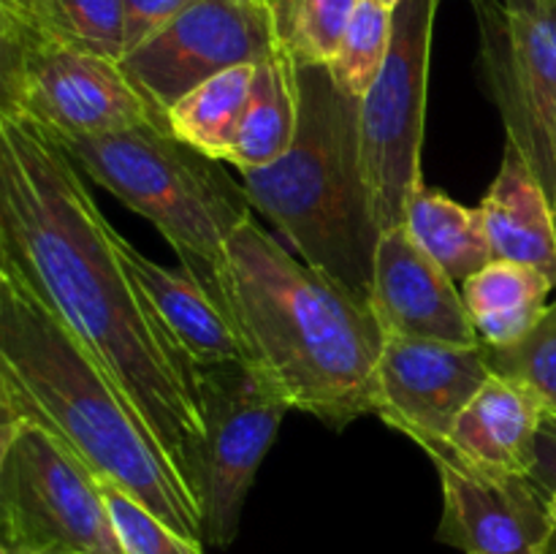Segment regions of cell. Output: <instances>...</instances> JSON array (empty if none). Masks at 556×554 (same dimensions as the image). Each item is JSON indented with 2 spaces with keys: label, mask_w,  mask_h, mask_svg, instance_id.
<instances>
[{
  "label": "cell",
  "mask_w": 556,
  "mask_h": 554,
  "mask_svg": "<svg viewBox=\"0 0 556 554\" xmlns=\"http://www.w3.org/2000/svg\"><path fill=\"white\" fill-rule=\"evenodd\" d=\"M114 237L68 152L0 106V266L90 351L199 500V373L147 304Z\"/></svg>",
  "instance_id": "1"
},
{
  "label": "cell",
  "mask_w": 556,
  "mask_h": 554,
  "mask_svg": "<svg viewBox=\"0 0 556 554\" xmlns=\"http://www.w3.org/2000/svg\"><path fill=\"white\" fill-rule=\"evenodd\" d=\"M0 416L30 418L101 481L204 546L195 494L163 445L68 326L0 266Z\"/></svg>",
  "instance_id": "2"
},
{
  "label": "cell",
  "mask_w": 556,
  "mask_h": 554,
  "mask_svg": "<svg viewBox=\"0 0 556 554\" xmlns=\"http://www.w3.org/2000/svg\"><path fill=\"white\" fill-rule=\"evenodd\" d=\"M223 310L293 411L331 429L372 413L386 342L372 307L288 253L255 215L226 244Z\"/></svg>",
  "instance_id": "3"
},
{
  "label": "cell",
  "mask_w": 556,
  "mask_h": 554,
  "mask_svg": "<svg viewBox=\"0 0 556 554\" xmlns=\"http://www.w3.org/2000/svg\"><path fill=\"white\" fill-rule=\"evenodd\" d=\"M299 128L291 150L242 172L253 210L269 217L309 266L369 304L380 223L362 155V101L326 65H296Z\"/></svg>",
  "instance_id": "4"
},
{
  "label": "cell",
  "mask_w": 556,
  "mask_h": 554,
  "mask_svg": "<svg viewBox=\"0 0 556 554\" xmlns=\"http://www.w3.org/2000/svg\"><path fill=\"white\" fill-rule=\"evenodd\" d=\"M58 144L85 177L147 217L179 255L182 269L223 307L226 244L253 215L248 190L220 168L223 161L155 123Z\"/></svg>",
  "instance_id": "5"
},
{
  "label": "cell",
  "mask_w": 556,
  "mask_h": 554,
  "mask_svg": "<svg viewBox=\"0 0 556 554\" xmlns=\"http://www.w3.org/2000/svg\"><path fill=\"white\" fill-rule=\"evenodd\" d=\"M0 552L125 554L96 473L30 418H0Z\"/></svg>",
  "instance_id": "6"
},
{
  "label": "cell",
  "mask_w": 556,
  "mask_h": 554,
  "mask_svg": "<svg viewBox=\"0 0 556 554\" xmlns=\"http://www.w3.org/2000/svg\"><path fill=\"white\" fill-rule=\"evenodd\" d=\"M0 106L25 114L52 139L168 125L123 63L41 36L0 14Z\"/></svg>",
  "instance_id": "7"
},
{
  "label": "cell",
  "mask_w": 556,
  "mask_h": 554,
  "mask_svg": "<svg viewBox=\"0 0 556 554\" xmlns=\"http://www.w3.org/2000/svg\"><path fill=\"white\" fill-rule=\"evenodd\" d=\"M204 465L199 508L204 543L231 546L255 473L293 405L261 364L226 362L199 369Z\"/></svg>",
  "instance_id": "8"
},
{
  "label": "cell",
  "mask_w": 556,
  "mask_h": 554,
  "mask_svg": "<svg viewBox=\"0 0 556 554\" xmlns=\"http://www.w3.org/2000/svg\"><path fill=\"white\" fill-rule=\"evenodd\" d=\"M440 0H400L394 36L378 81L362 98V155L380 231L405 223V206L424 182L429 58Z\"/></svg>",
  "instance_id": "9"
},
{
  "label": "cell",
  "mask_w": 556,
  "mask_h": 554,
  "mask_svg": "<svg viewBox=\"0 0 556 554\" xmlns=\"http://www.w3.org/2000/svg\"><path fill=\"white\" fill-rule=\"evenodd\" d=\"M481 76L510 144L546 190L556 117V0H470Z\"/></svg>",
  "instance_id": "10"
},
{
  "label": "cell",
  "mask_w": 556,
  "mask_h": 554,
  "mask_svg": "<svg viewBox=\"0 0 556 554\" xmlns=\"http://www.w3.org/2000/svg\"><path fill=\"white\" fill-rule=\"evenodd\" d=\"M271 0H199L123 58L125 74L163 114L182 96L280 52Z\"/></svg>",
  "instance_id": "11"
},
{
  "label": "cell",
  "mask_w": 556,
  "mask_h": 554,
  "mask_svg": "<svg viewBox=\"0 0 556 554\" xmlns=\"http://www.w3.org/2000/svg\"><path fill=\"white\" fill-rule=\"evenodd\" d=\"M492 378L486 345L386 337L375 373L372 413L427 456L445 449L456 418Z\"/></svg>",
  "instance_id": "12"
},
{
  "label": "cell",
  "mask_w": 556,
  "mask_h": 554,
  "mask_svg": "<svg viewBox=\"0 0 556 554\" xmlns=\"http://www.w3.org/2000/svg\"><path fill=\"white\" fill-rule=\"evenodd\" d=\"M438 541L465 554H543L548 498L532 476H494L440 462Z\"/></svg>",
  "instance_id": "13"
},
{
  "label": "cell",
  "mask_w": 556,
  "mask_h": 554,
  "mask_svg": "<svg viewBox=\"0 0 556 554\" xmlns=\"http://www.w3.org/2000/svg\"><path fill=\"white\" fill-rule=\"evenodd\" d=\"M456 286L405 226L380 234L369 307L386 337L481 345L465 293Z\"/></svg>",
  "instance_id": "14"
},
{
  "label": "cell",
  "mask_w": 556,
  "mask_h": 554,
  "mask_svg": "<svg viewBox=\"0 0 556 554\" xmlns=\"http://www.w3.org/2000/svg\"><path fill=\"white\" fill-rule=\"evenodd\" d=\"M543 418L541 402L525 386L492 375L456 418L448 443L432 462L494 476H530Z\"/></svg>",
  "instance_id": "15"
},
{
  "label": "cell",
  "mask_w": 556,
  "mask_h": 554,
  "mask_svg": "<svg viewBox=\"0 0 556 554\" xmlns=\"http://www.w3.org/2000/svg\"><path fill=\"white\" fill-rule=\"evenodd\" d=\"M114 239H117L119 259L128 266L139 291L144 293L147 304L166 326L168 335L177 340L185 356L195 364V373L215 364L250 362L237 326L188 272L155 264L119 234Z\"/></svg>",
  "instance_id": "16"
},
{
  "label": "cell",
  "mask_w": 556,
  "mask_h": 554,
  "mask_svg": "<svg viewBox=\"0 0 556 554\" xmlns=\"http://www.w3.org/2000/svg\"><path fill=\"white\" fill-rule=\"evenodd\" d=\"M494 259L541 269L556 282V226L548 196L516 144L505 141L503 163L481 201Z\"/></svg>",
  "instance_id": "17"
},
{
  "label": "cell",
  "mask_w": 556,
  "mask_h": 554,
  "mask_svg": "<svg viewBox=\"0 0 556 554\" xmlns=\"http://www.w3.org/2000/svg\"><path fill=\"white\" fill-rule=\"evenodd\" d=\"M556 282L541 269L494 259L462 286L478 340L486 348H508L525 340L543 318Z\"/></svg>",
  "instance_id": "18"
},
{
  "label": "cell",
  "mask_w": 556,
  "mask_h": 554,
  "mask_svg": "<svg viewBox=\"0 0 556 554\" xmlns=\"http://www.w3.org/2000/svg\"><path fill=\"white\" fill-rule=\"evenodd\" d=\"M299 128L296 63L286 52L258 63L253 96L233 130L223 163L253 172L280 161L291 150Z\"/></svg>",
  "instance_id": "19"
},
{
  "label": "cell",
  "mask_w": 556,
  "mask_h": 554,
  "mask_svg": "<svg viewBox=\"0 0 556 554\" xmlns=\"http://www.w3.org/2000/svg\"><path fill=\"white\" fill-rule=\"evenodd\" d=\"M402 226L416 239L418 248L459 286L494 261L481 206L472 210L424 182L407 199Z\"/></svg>",
  "instance_id": "20"
},
{
  "label": "cell",
  "mask_w": 556,
  "mask_h": 554,
  "mask_svg": "<svg viewBox=\"0 0 556 554\" xmlns=\"http://www.w3.org/2000/svg\"><path fill=\"white\" fill-rule=\"evenodd\" d=\"M255 71H258V63H248L201 81L195 90H190L168 109V130L179 141L204 152L206 158L223 161L228 141L253 96Z\"/></svg>",
  "instance_id": "21"
},
{
  "label": "cell",
  "mask_w": 556,
  "mask_h": 554,
  "mask_svg": "<svg viewBox=\"0 0 556 554\" xmlns=\"http://www.w3.org/2000/svg\"><path fill=\"white\" fill-rule=\"evenodd\" d=\"M0 14L16 16L41 36L117 63L128 54L125 0H22L0 5Z\"/></svg>",
  "instance_id": "22"
},
{
  "label": "cell",
  "mask_w": 556,
  "mask_h": 554,
  "mask_svg": "<svg viewBox=\"0 0 556 554\" xmlns=\"http://www.w3.org/2000/svg\"><path fill=\"white\" fill-rule=\"evenodd\" d=\"M362 0H271L280 47L296 65H329Z\"/></svg>",
  "instance_id": "23"
},
{
  "label": "cell",
  "mask_w": 556,
  "mask_h": 554,
  "mask_svg": "<svg viewBox=\"0 0 556 554\" xmlns=\"http://www.w3.org/2000/svg\"><path fill=\"white\" fill-rule=\"evenodd\" d=\"M394 36V9L375 0H362L342 36L340 49L329 68L331 79L345 96L362 101L378 81Z\"/></svg>",
  "instance_id": "24"
},
{
  "label": "cell",
  "mask_w": 556,
  "mask_h": 554,
  "mask_svg": "<svg viewBox=\"0 0 556 554\" xmlns=\"http://www.w3.org/2000/svg\"><path fill=\"white\" fill-rule=\"evenodd\" d=\"M492 375L525 386L548 418H556V299L535 329L508 348H486Z\"/></svg>",
  "instance_id": "25"
},
{
  "label": "cell",
  "mask_w": 556,
  "mask_h": 554,
  "mask_svg": "<svg viewBox=\"0 0 556 554\" xmlns=\"http://www.w3.org/2000/svg\"><path fill=\"white\" fill-rule=\"evenodd\" d=\"M101 492L125 554H204L199 543H190L188 538L174 532L166 521L157 519L152 511H147L139 500L125 494L119 487L101 481Z\"/></svg>",
  "instance_id": "26"
},
{
  "label": "cell",
  "mask_w": 556,
  "mask_h": 554,
  "mask_svg": "<svg viewBox=\"0 0 556 554\" xmlns=\"http://www.w3.org/2000/svg\"><path fill=\"white\" fill-rule=\"evenodd\" d=\"M199 0H125V33L128 52L155 36Z\"/></svg>",
  "instance_id": "27"
},
{
  "label": "cell",
  "mask_w": 556,
  "mask_h": 554,
  "mask_svg": "<svg viewBox=\"0 0 556 554\" xmlns=\"http://www.w3.org/2000/svg\"><path fill=\"white\" fill-rule=\"evenodd\" d=\"M530 476L543 492H556V418H543L541 432H538L535 467Z\"/></svg>",
  "instance_id": "28"
},
{
  "label": "cell",
  "mask_w": 556,
  "mask_h": 554,
  "mask_svg": "<svg viewBox=\"0 0 556 554\" xmlns=\"http://www.w3.org/2000/svg\"><path fill=\"white\" fill-rule=\"evenodd\" d=\"M548 498V536L543 554H556V492H546Z\"/></svg>",
  "instance_id": "29"
},
{
  "label": "cell",
  "mask_w": 556,
  "mask_h": 554,
  "mask_svg": "<svg viewBox=\"0 0 556 554\" xmlns=\"http://www.w3.org/2000/svg\"><path fill=\"white\" fill-rule=\"evenodd\" d=\"M552 177H548V185H546V196H548V204H552V212H554V226H556V117H554V134H552Z\"/></svg>",
  "instance_id": "30"
},
{
  "label": "cell",
  "mask_w": 556,
  "mask_h": 554,
  "mask_svg": "<svg viewBox=\"0 0 556 554\" xmlns=\"http://www.w3.org/2000/svg\"><path fill=\"white\" fill-rule=\"evenodd\" d=\"M375 3H383V5H389V9H396V3H400V0H375Z\"/></svg>",
  "instance_id": "31"
},
{
  "label": "cell",
  "mask_w": 556,
  "mask_h": 554,
  "mask_svg": "<svg viewBox=\"0 0 556 554\" xmlns=\"http://www.w3.org/2000/svg\"><path fill=\"white\" fill-rule=\"evenodd\" d=\"M14 3H22V0H0V5H14Z\"/></svg>",
  "instance_id": "32"
},
{
  "label": "cell",
  "mask_w": 556,
  "mask_h": 554,
  "mask_svg": "<svg viewBox=\"0 0 556 554\" xmlns=\"http://www.w3.org/2000/svg\"><path fill=\"white\" fill-rule=\"evenodd\" d=\"M0 554H11V552H0Z\"/></svg>",
  "instance_id": "33"
}]
</instances>
